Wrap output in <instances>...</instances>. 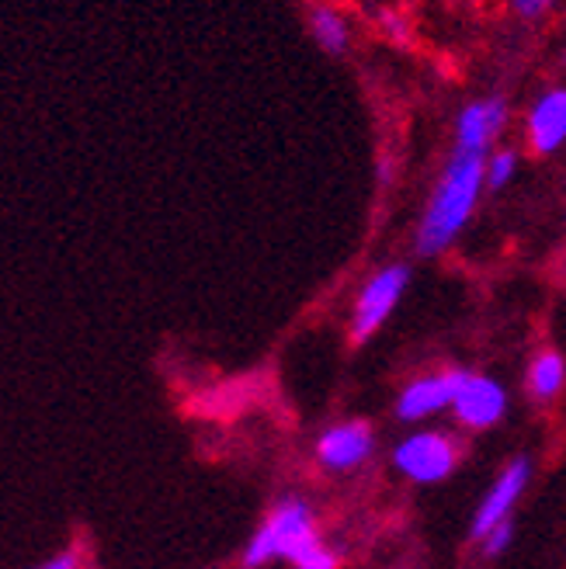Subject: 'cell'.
Instances as JSON below:
<instances>
[{"instance_id": "obj_18", "label": "cell", "mask_w": 566, "mask_h": 569, "mask_svg": "<svg viewBox=\"0 0 566 569\" xmlns=\"http://www.w3.org/2000/svg\"><path fill=\"white\" fill-rule=\"evenodd\" d=\"M383 24L389 28V36H404V28H407L404 21H396L393 14H383Z\"/></svg>"}, {"instance_id": "obj_14", "label": "cell", "mask_w": 566, "mask_h": 569, "mask_svg": "<svg viewBox=\"0 0 566 569\" xmlns=\"http://www.w3.org/2000/svg\"><path fill=\"white\" fill-rule=\"evenodd\" d=\"M334 566H337V559H334L320 542H317L314 549H306V552L296 559V569H334Z\"/></svg>"}, {"instance_id": "obj_13", "label": "cell", "mask_w": 566, "mask_h": 569, "mask_svg": "<svg viewBox=\"0 0 566 569\" xmlns=\"http://www.w3.org/2000/svg\"><path fill=\"white\" fill-rule=\"evenodd\" d=\"M515 167H518V153L515 150H500L487 160V184L494 191H500L507 181L515 178Z\"/></svg>"}, {"instance_id": "obj_1", "label": "cell", "mask_w": 566, "mask_h": 569, "mask_svg": "<svg viewBox=\"0 0 566 569\" xmlns=\"http://www.w3.org/2000/svg\"><path fill=\"white\" fill-rule=\"evenodd\" d=\"M487 181V160L484 150L476 147H456V153L448 157L438 188L431 194V206L420 219L417 230V253L431 258V253H441L451 240L463 233V226L469 222L476 198H479V184Z\"/></svg>"}, {"instance_id": "obj_8", "label": "cell", "mask_w": 566, "mask_h": 569, "mask_svg": "<svg viewBox=\"0 0 566 569\" xmlns=\"http://www.w3.org/2000/svg\"><path fill=\"white\" fill-rule=\"evenodd\" d=\"M451 396H456V372L417 379L400 392V400H396V417L400 420H424V417L451 407Z\"/></svg>"}, {"instance_id": "obj_12", "label": "cell", "mask_w": 566, "mask_h": 569, "mask_svg": "<svg viewBox=\"0 0 566 569\" xmlns=\"http://www.w3.org/2000/svg\"><path fill=\"white\" fill-rule=\"evenodd\" d=\"M566 382V361L556 351H546L532 361L528 368V392L535 400H553Z\"/></svg>"}, {"instance_id": "obj_6", "label": "cell", "mask_w": 566, "mask_h": 569, "mask_svg": "<svg viewBox=\"0 0 566 569\" xmlns=\"http://www.w3.org/2000/svg\"><path fill=\"white\" fill-rule=\"evenodd\" d=\"M525 482H528V462L525 459L512 462L500 472V479L494 482V490L484 497V503H479V510H476V521H473L476 538H484L490 528H497L500 521L512 518V510H515V503H518V497L525 490Z\"/></svg>"}, {"instance_id": "obj_10", "label": "cell", "mask_w": 566, "mask_h": 569, "mask_svg": "<svg viewBox=\"0 0 566 569\" xmlns=\"http://www.w3.org/2000/svg\"><path fill=\"white\" fill-rule=\"evenodd\" d=\"M507 119V104L500 98H484L473 101L469 108H463L459 126H456V147H476L487 150L497 139V132L504 129Z\"/></svg>"}, {"instance_id": "obj_3", "label": "cell", "mask_w": 566, "mask_h": 569, "mask_svg": "<svg viewBox=\"0 0 566 569\" xmlns=\"http://www.w3.org/2000/svg\"><path fill=\"white\" fill-rule=\"evenodd\" d=\"M407 281H410V268L407 264H389V268H383L379 274H373L369 281H365V289L358 296V306H355V323H351L355 340L373 337L386 323L393 306L400 302Z\"/></svg>"}, {"instance_id": "obj_15", "label": "cell", "mask_w": 566, "mask_h": 569, "mask_svg": "<svg viewBox=\"0 0 566 569\" xmlns=\"http://www.w3.org/2000/svg\"><path fill=\"white\" fill-rule=\"evenodd\" d=\"M512 538H515V525L512 521H500L497 528H490L487 535H484V542H487V552H504L507 546H512Z\"/></svg>"}, {"instance_id": "obj_5", "label": "cell", "mask_w": 566, "mask_h": 569, "mask_svg": "<svg viewBox=\"0 0 566 569\" xmlns=\"http://www.w3.org/2000/svg\"><path fill=\"white\" fill-rule=\"evenodd\" d=\"M451 407H456L459 420L469 427H494L504 410H507V396L504 389L487 379V376H469V372H456V396H451Z\"/></svg>"}, {"instance_id": "obj_17", "label": "cell", "mask_w": 566, "mask_h": 569, "mask_svg": "<svg viewBox=\"0 0 566 569\" xmlns=\"http://www.w3.org/2000/svg\"><path fill=\"white\" fill-rule=\"evenodd\" d=\"M36 569H77V556L73 552H60V556H52L49 562H42Z\"/></svg>"}, {"instance_id": "obj_11", "label": "cell", "mask_w": 566, "mask_h": 569, "mask_svg": "<svg viewBox=\"0 0 566 569\" xmlns=\"http://www.w3.org/2000/svg\"><path fill=\"white\" fill-rule=\"evenodd\" d=\"M309 32H314L317 46L324 52H345L348 42H351V28L348 21L337 14L334 8H314V14H309Z\"/></svg>"}, {"instance_id": "obj_2", "label": "cell", "mask_w": 566, "mask_h": 569, "mask_svg": "<svg viewBox=\"0 0 566 569\" xmlns=\"http://www.w3.org/2000/svg\"><path fill=\"white\" fill-rule=\"evenodd\" d=\"M317 542L320 538L314 531V521H309L306 503L289 500V503H281L271 515V521L250 538L244 562L247 566H261L268 559H292L296 562L306 549H314Z\"/></svg>"}, {"instance_id": "obj_4", "label": "cell", "mask_w": 566, "mask_h": 569, "mask_svg": "<svg viewBox=\"0 0 566 569\" xmlns=\"http://www.w3.org/2000/svg\"><path fill=\"white\" fill-rule=\"evenodd\" d=\"M393 462L414 482H438L456 469V445L438 431L410 435L400 448L393 451Z\"/></svg>"}, {"instance_id": "obj_7", "label": "cell", "mask_w": 566, "mask_h": 569, "mask_svg": "<svg viewBox=\"0 0 566 569\" xmlns=\"http://www.w3.org/2000/svg\"><path fill=\"white\" fill-rule=\"evenodd\" d=\"M528 142L539 157L556 153L566 142V88H553L532 104Z\"/></svg>"}, {"instance_id": "obj_9", "label": "cell", "mask_w": 566, "mask_h": 569, "mask_svg": "<svg viewBox=\"0 0 566 569\" xmlns=\"http://www.w3.org/2000/svg\"><path fill=\"white\" fill-rule=\"evenodd\" d=\"M369 451H373V431L358 420L330 427L317 445V455L330 469H355Z\"/></svg>"}, {"instance_id": "obj_16", "label": "cell", "mask_w": 566, "mask_h": 569, "mask_svg": "<svg viewBox=\"0 0 566 569\" xmlns=\"http://www.w3.org/2000/svg\"><path fill=\"white\" fill-rule=\"evenodd\" d=\"M515 11L525 14V18H535V14H543L549 8V0H512Z\"/></svg>"}]
</instances>
